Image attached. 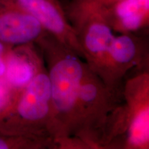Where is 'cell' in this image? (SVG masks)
<instances>
[{
	"mask_svg": "<svg viewBox=\"0 0 149 149\" xmlns=\"http://www.w3.org/2000/svg\"><path fill=\"white\" fill-rule=\"evenodd\" d=\"M124 101L123 86H109L86 64L69 136L81 139L90 149L106 148Z\"/></svg>",
	"mask_w": 149,
	"mask_h": 149,
	"instance_id": "obj_1",
	"label": "cell"
},
{
	"mask_svg": "<svg viewBox=\"0 0 149 149\" xmlns=\"http://www.w3.org/2000/svg\"><path fill=\"white\" fill-rule=\"evenodd\" d=\"M35 44L46 64L52 104L59 131L57 137L69 136L74 104L86 63L49 33Z\"/></svg>",
	"mask_w": 149,
	"mask_h": 149,
	"instance_id": "obj_2",
	"label": "cell"
},
{
	"mask_svg": "<svg viewBox=\"0 0 149 149\" xmlns=\"http://www.w3.org/2000/svg\"><path fill=\"white\" fill-rule=\"evenodd\" d=\"M0 128L17 133L49 136L53 139L58 136L46 68L22 89L13 111L0 122Z\"/></svg>",
	"mask_w": 149,
	"mask_h": 149,
	"instance_id": "obj_3",
	"label": "cell"
},
{
	"mask_svg": "<svg viewBox=\"0 0 149 149\" xmlns=\"http://www.w3.org/2000/svg\"><path fill=\"white\" fill-rule=\"evenodd\" d=\"M88 68L102 80L114 32L92 0H72L64 8Z\"/></svg>",
	"mask_w": 149,
	"mask_h": 149,
	"instance_id": "obj_4",
	"label": "cell"
},
{
	"mask_svg": "<svg viewBox=\"0 0 149 149\" xmlns=\"http://www.w3.org/2000/svg\"><path fill=\"white\" fill-rule=\"evenodd\" d=\"M126 132L121 148H149V70L134 73L123 84Z\"/></svg>",
	"mask_w": 149,
	"mask_h": 149,
	"instance_id": "obj_5",
	"label": "cell"
},
{
	"mask_svg": "<svg viewBox=\"0 0 149 149\" xmlns=\"http://www.w3.org/2000/svg\"><path fill=\"white\" fill-rule=\"evenodd\" d=\"M148 42L137 33L115 36L110 48L102 81L111 87H120L128 72L148 70Z\"/></svg>",
	"mask_w": 149,
	"mask_h": 149,
	"instance_id": "obj_6",
	"label": "cell"
},
{
	"mask_svg": "<svg viewBox=\"0 0 149 149\" xmlns=\"http://www.w3.org/2000/svg\"><path fill=\"white\" fill-rule=\"evenodd\" d=\"M15 4L33 15L46 32L84 59L73 28L58 0H3Z\"/></svg>",
	"mask_w": 149,
	"mask_h": 149,
	"instance_id": "obj_7",
	"label": "cell"
},
{
	"mask_svg": "<svg viewBox=\"0 0 149 149\" xmlns=\"http://www.w3.org/2000/svg\"><path fill=\"white\" fill-rule=\"evenodd\" d=\"M47 33L33 15L0 0V42L12 46L35 43Z\"/></svg>",
	"mask_w": 149,
	"mask_h": 149,
	"instance_id": "obj_8",
	"label": "cell"
},
{
	"mask_svg": "<svg viewBox=\"0 0 149 149\" xmlns=\"http://www.w3.org/2000/svg\"><path fill=\"white\" fill-rule=\"evenodd\" d=\"M45 68L42 53L35 43L15 46L6 57L3 79L13 88L21 92Z\"/></svg>",
	"mask_w": 149,
	"mask_h": 149,
	"instance_id": "obj_9",
	"label": "cell"
},
{
	"mask_svg": "<svg viewBox=\"0 0 149 149\" xmlns=\"http://www.w3.org/2000/svg\"><path fill=\"white\" fill-rule=\"evenodd\" d=\"M113 32L137 33L149 25V0H122L101 8Z\"/></svg>",
	"mask_w": 149,
	"mask_h": 149,
	"instance_id": "obj_10",
	"label": "cell"
},
{
	"mask_svg": "<svg viewBox=\"0 0 149 149\" xmlns=\"http://www.w3.org/2000/svg\"><path fill=\"white\" fill-rule=\"evenodd\" d=\"M55 148L49 136L17 133L0 128V149Z\"/></svg>",
	"mask_w": 149,
	"mask_h": 149,
	"instance_id": "obj_11",
	"label": "cell"
},
{
	"mask_svg": "<svg viewBox=\"0 0 149 149\" xmlns=\"http://www.w3.org/2000/svg\"><path fill=\"white\" fill-rule=\"evenodd\" d=\"M19 93L13 88L3 77L0 78V122L13 111Z\"/></svg>",
	"mask_w": 149,
	"mask_h": 149,
	"instance_id": "obj_12",
	"label": "cell"
},
{
	"mask_svg": "<svg viewBox=\"0 0 149 149\" xmlns=\"http://www.w3.org/2000/svg\"><path fill=\"white\" fill-rule=\"evenodd\" d=\"M13 46L0 42V78L3 77L6 70V57Z\"/></svg>",
	"mask_w": 149,
	"mask_h": 149,
	"instance_id": "obj_13",
	"label": "cell"
},
{
	"mask_svg": "<svg viewBox=\"0 0 149 149\" xmlns=\"http://www.w3.org/2000/svg\"><path fill=\"white\" fill-rule=\"evenodd\" d=\"M92 1L100 8H104V7L109 6L122 0H92Z\"/></svg>",
	"mask_w": 149,
	"mask_h": 149,
	"instance_id": "obj_14",
	"label": "cell"
}]
</instances>
